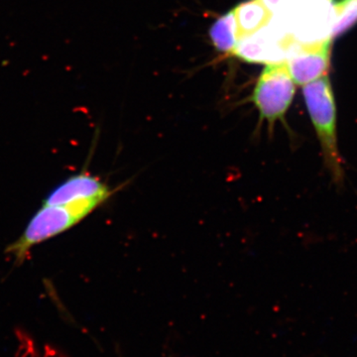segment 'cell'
<instances>
[{
    "label": "cell",
    "mask_w": 357,
    "mask_h": 357,
    "mask_svg": "<svg viewBox=\"0 0 357 357\" xmlns=\"http://www.w3.org/2000/svg\"><path fill=\"white\" fill-rule=\"evenodd\" d=\"M356 24L357 0H340L335 6V20L331 28V38L342 36Z\"/></svg>",
    "instance_id": "obj_7"
},
{
    "label": "cell",
    "mask_w": 357,
    "mask_h": 357,
    "mask_svg": "<svg viewBox=\"0 0 357 357\" xmlns=\"http://www.w3.org/2000/svg\"><path fill=\"white\" fill-rule=\"evenodd\" d=\"M333 39L302 45L293 55L285 59L289 72L296 86H305L319 77L326 76L331 67Z\"/></svg>",
    "instance_id": "obj_4"
},
{
    "label": "cell",
    "mask_w": 357,
    "mask_h": 357,
    "mask_svg": "<svg viewBox=\"0 0 357 357\" xmlns=\"http://www.w3.org/2000/svg\"><path fill=\"white\" fill-rule=\"evenodd\" d=\"M295 93L296 84L286 60L268 63L255 84L252 102L259 114V123L266 122L269 133L273 132L277 122L287 126L285 117Z\"/></svg>",
    "instance_id": "obj_3"
},
{
    "label": "cell",
    "mask_w": 357,
    "mask_h": 357,
    "mask_svg": "<svg viewBox=\"0 0 357 357\" xmlns=\"http://www.w3.org/2000/svg\"><path fill=\"white\" fill-rule=\"evenodd\" d=\"M102 204L100 199H81L61 206L43 204L20 239L7 248V252L16 261H24L33 246L70 229Z\"/></svg>",
    "instance_id": "obj_2"
},
{
    "label": "cell",
    "mask_w": 357,
    "mask_h": 357,
    "mask_svg": "<svg viewBox=\"0 0 357 357\" xmlns=\"http://www.w3.org/2000/svg\"><path fill=\"white\" fill-rule=\"evenodd\" d=\"M307 114L321 148L324 168L333 185L344 184V162L338 145L337 109L330 77L303 86Z\"/></svg>",
    "instance_id": "obj_1"
},
{
    "label": "cell",
    "mask_w": 357,
    "mask_h": 357,
    "mask_svg": "<svg viewBox=\"0 0 357 357\" xmlns=\"http://www.w3.org/2000/svg\"><path fill=\"white\" fill-rule=\"evenodd\" d=\"M211 37L218 50L232 52L236 44L237 25L234 11L225 14L213 25Z\"/></svg>",
    "instance_id": "obj_6"
},
{
    "label": "cell",
    "mask_w": 357,
    "mask_h": 357,
    "mask_svg": "<svg viewBox=\"0 0 357 357\" xmlns=\"http://www.w3.org/2000/svg\"><path fill=\"white\" fill-rule=\"evenodd\" d=\"M112 195V189L95 176L77 174L58 185L45 199V206H61L81 199H100L105 203Z\"/></svg>",
    "instance_id": "obj_5"
}]
</instances>
